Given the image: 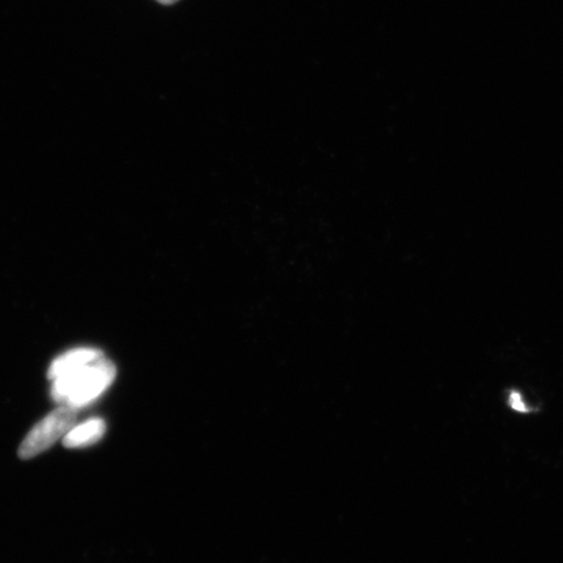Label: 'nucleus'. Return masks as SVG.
I'll return each instance as SVG.
<instances>
[{
  "label": "nucleus",
  "mask_w": 563,
  "mask_h": 563,
  "mask_svg": "<svg viewBox=\"0 0 563 563\" xmlns=\"http://www.w3.org/2000/svg\"><path fill=\"white\" fill-rule=\"evenodd\" d=\"M117 368L114 363L103 356L63 373L53 379L52 397L56 404L75 408L87 407L100 398L114 383Z\"/></svg>",
  "instance_id": "f257e3e1"
},
{
  "label": "nucleus",
  "mask_w": 563,
  "mask_h": 563,
  "mask_svg": "<svg viewBox=\"0 0 563 563\" xmlns=\"http://www.w3.org/2000/svg\"><path fill=\"white\" fill-rule=\"evenodd\" d=\"M106 424L102 419H89L80 426H76L65 435V446L68 449L86 448L95 445L103 438Z\"/></svg>",
  "instance_id": "20e7f679"
},
{
  "label": "nucleus",
  "mask_w": 563,
  "mask_h": 563,
  "mask_svg": "<svg viewBox=\"0 0 563 563\" xmlns=\"http://www.w3.org/2000/svg\"><path fill=\"white\" fill-rule=\"evenodd\" d=\"M157 2H159L162 4L170 5V4H174L176 2H179V0H157Z\"/></svg>",
  "instance_id": "39448f33"
},
{
  "label": "nucleus",
  "mask_w": 563,
  "mask_h": 563,
  "mask_svg": "<svg viewBox=\"0 0 563 563\" xmlns=\"http://www.w3.org/2000/svg\"><path fill=\"white\" fill-rule=\"evenodd\" d=\"M77 410L68 406H59L53 412L42 419L38 424L32 428L21 443L19 455L21 460L32 457L46 452L48 448L65 435L75 427Z\"/></svg>",
  "instance_id": "f03ea898"
},
{
  "label": "nucleus",
  "mask_w": 563,
  "mask_h": 563,
  "mask_svg": "<svg viewBox=\"0 0 563 563\" xmlns=\"http://www.w3.org/2000/svg\"><path fill=\"white\" fill-rule=\"evenodd\" d=\"M103 356V352L97 349L80 347L66 352V354L56 357L48 368L47 377L54 379L63 375V373L80 367L82 364L96 361Z\"/></svg>",
  "instance_id": "7ed1b4c3"
}]
</instances>
